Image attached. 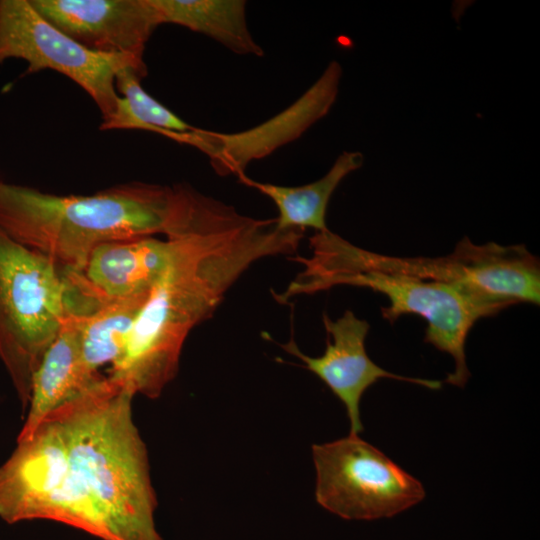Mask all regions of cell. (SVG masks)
<instances>
[{"label": "cell", "instance_id": "cell-12", "mask_svg": "<svg viewBox=\"0 0 540 540\" xmlns=\"http://www.w3.org/2000/svg\"><path fill=\"white\" fill-rule=\"evenodd\" d=\"M68 470V449L57 418L50 414L25 441L17 442L0 467V518L14 524L40 520Z\"/></svg>", "mask_w": 540, "mask_h": 540}, {"label": "cell", "instance_id": "cell-10", "mask_svg": "<svg viewBox=\"0 0 540 540\" xmlns=\"http://www.w3.org/2000/svg\"><path fill=\"white\" fill-rule=\"evenodd\" d=\"M327 340L323 355L310 357L301 352L296 342L290 339L280 346L289 354L300 359L309 371L319 377L343 403L350 421V433L359 435L363 431L360 402L364 392L381 378L401 380L438 390L442 382L423 378L400 376L391 373L368 356L365 339L369 331L367 321L359 319L347 310L337 320L323 316Z\"/></svg>", "mask_w": 540, "mask_h": 540}, {"label": "cell", "instance_id": "cell-2", "mask_svg": "<svg viewBox=\"0 0 540 540\" xmlns=\"http://www.w3.org/2000/svg\"><path fill=\"white\" fill-rule=\"evenodd\" d=\"M134 393L102 377L53 414L68 449L67 474L40 519L101 540H164L147 447L134 422Z\"/></svg>", "mask_w": 540, "mask_h": 540}, {"label": "cell", "instance_id": "cell-15", "mask_svg": "<svg viewBox=\"0 0 540 540\" xmlns=\"http://www.w3.org/2000/svg\"><path fill=\"white\" fill-rule=\"evenodd\" d=\"M160 24H175L203 34L234 53L261 57L246 19L244 0H152Z\"/></svg>", "mask_w": 540, "mask_h": 540}, {"label": "cell", "instance_id": "cell-5", "mask_svg": "<svg viewBox=\"0 0 540 540\" xmlns=\"http://www.w3.org/2000/svg\"><path fill=\"white\" fill-rule=\"evenodd\" d=\"M48 257L0 229V362L28 407L32 377L65 318L64 284Z\"/></svg>", "mask_w": 540, "mask_h": 540}, {"label": "cell", "instance_id": "cell-4", "mask_svg": "<svg viewBox=\"0 0 540 540\" xmlns=\"http://www.w3.org/2000/svg\"><path fill=\"white\" fill-rule=\"evenodd\" d=\"M312 256H296L304 270L276 296L286 303L299 294H312L337 285L370 288L387 297L390 304L382 316L390 323L405 314H416L427 321L424 341L449 354L455 363L446 382L464 387L470 377L465 344L474 323L510 306L469 289L435 280L423 279L372 264L365 250L340 236L317 231L309 239Z\"/></svg>", "mask_w": 540, "mask_h": 540}, {"label": "cell", "instance_id": "cell-3", "mask_svg": "<svg viewBox=\"0 0 540 540\" xmlns=\"http://www.w3.org/2000/svg\"><path fill=\"white\" fill-rule=\"evenodd\" d=\"M186 218L183 184L129 182L91 195H55L0 179V229L65 270H82L105 243L178 236Z\"/></svg>", "mask_w": 540, "mask_h": 540}, {"label": "cell", "instance_id": "cell-14", "mask_svg": "<svg viewBox=\"0 0 540 540\" xmlns=\"http://www.w3.org/2000/svg\"><path fill=\"white\" fill-rule=\"evenodd\" d=\"M101 377L88 372L82 356L78 319L65 311L58 335L33 374L27 416L17 442L30 438L52 412Z\"/></svg>", "mask_w": 540, "mask_h": 540}, {"label": "cell", "instance_id": "cell-7", "mask_svg": "<svg viewBox=\"0 0 540 540\" xmlns=\"http://www.w3.org/2000/svg\"><path fill=\"white\" fill-rule=\"evenodd\" d=\"M8 59L28 64L22 76L49 69L71 79L95 102L102 119L116 108L118 71L134 67L147 72L142 58L85 48L48 22L29 0H0V65Z\"/></svg>", "mask_w": 540, "mask_h": 540}, {"label": "cell", "instance_id": "cell-1", "mask_svg": "<svg viewBox=\"0 0 540 540\" xmlns=\"http://www.w3.org/2000/svg\"><path fill=\"white\" fill-rule=\"evenodd\" d=\"M303 236L300 229H279L275 218H251L204 195L190 228L173 237L172 261L151 289L108 377L135 395L158 398L177 375L190 331L213 315L254 262L296 253Z\"/></svg>", "mask_w": 540, "mask_h": 540}, {"label": "cell", "instance_id": "cell-11", "mask_svg": "<svg viewBox=\"0 0 540 540\" xmlns=\"http://www.w3.org/2000/svg\"><path fill=\"white\" fill-rule=\"evenodd\" d=\"M53 26L85 48L143 59L161 25L152 0H29Z\"/></svg>", "mask_w": 540, "mask_h": 540}, {"label": "cell", "instance_id": "cell-9", "mask_svg": "<svg viewBox=\"0 0 540 540\" xmlns=\"http://www.w3.org/2000/svg\"><path fill=\"white\" fill-rule=\"evenodd\" d=\"M342 68L331 61L321 76L290 106L245 131L221 133L195 127L179 133L175 142L203 152L214 171L221 175L244 174L251 161L273 153L298 139L328 114L338 95Z\"/></svg>", "mask_w": 540, "mask_h": 540}, {"label": "cell", "instance_id": "cell-13", "mask_svg": "<svg viewBox=\"0 0 540 540\" xmlns=\"http://www.w3.org/2000/svg\"><path fill=\"white\" fill-rule=\"evenodd\" d=\"M176 239L155 236L105 243L95 248L77 271L95 293L109 298L150 291L170 265ZM75 271V270H74Z\"/></svg>", "mask_w": 540, "mask_h": 540}, {"label": "cell", "instance_id": "cell-17", "mask_svg": "<svg viewBox=\"0 0 540 540\" xmlns=\"http://www.w3.org/2000/svg\"><path fill=\"white\" fill-rule=\"evenodd\" d=\"M147 75L134 67H125L115 77L119 95L114 112L102 119L101 131L139 129L170 138L173 133L192 131L195 127L162 105L141 85Z\"/></svg>", "mask_w": 540, "mask_h": 540}, {"label": "cell", "instance_id": "cell-16", "mask_svg": "<svg viewBox=\"0 0 540 540\" xmlns=\"http://www.w3.org/2000/svg\"><path fill=\"white\" fill-rule=\"evenodd\" d=\"M362 163L363 155L360 152H343L322 178L302 186L261 183L245 174L239 176V180L274 202L279 213L275 218L279 229L305 230L311 227L316 232L326 231V211L333 192L340 182L349 173L360 168Z\"/></svg>", "mask_w": 540, "mask_h": 540}, {"label": "cell", "instance_id": "cell-6", "mask_svg": "<svg viewBox=\"0 0 540 540\" xmlns=\"http://www.w3.org/2000/svg\"><path fill=\"white\" fill-rule=\"evenodd\" d=\"M315 498L346 520L395 516L421 502L422 483L358 435L312 445Z\"/></svg>", "mask_w": 540, "mask_h": 540}, {"label": "cell", "instance_id": "cell-8", "mask_svg": "<svg viewBox=\"0 0 540 540\" xmlns=\"http://www.w3.org/2000/svg\"><path fill=\"white\" fill-rule=\"evenodd\" d=\"M366 256L378 267L460 286L509 305L539 304V261L523 245H476L464 237L444 257L404 258L367 250Z\"/></svg>", "mask_w": 540, "mask_h": 540}]
</instances>
